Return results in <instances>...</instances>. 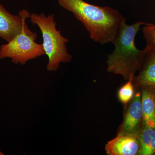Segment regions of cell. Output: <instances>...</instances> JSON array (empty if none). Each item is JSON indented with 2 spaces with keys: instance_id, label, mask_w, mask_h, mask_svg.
Instances as JSON below:
<instances>
[{
  "instance_id": "cell-13",
  "label": "cell",
  "mask_w": 155,
  "mask_h": 155,
  "mask_svg": "<svg viewBox=\"0 0 155 155\" xmlns=\"http://www.w3.org/2000/svg\"><path fill=\"white\" fill-rule=\"evenodd\" d=\"M4 155V154L2 152V151H1V150H0V155Z\"/></svg>"
},
{
  "instance_id": "cell-10",
  "label": "cell",
  "mask_w": 155,
  "mask_h": 155,
  "mask_svg": "<svg viewBox=\"0 0 155 155\" xmlns=\"http://www.w3.org/2000/svg\"><path fill=\"white\" fill-rule=\"evenodd\" d=\"M138 155H155V129L144 124L138 135Z\"/></svg>"
},
{
  "instance_id": "cell-5",
  "label": "cell",
  "mask_w": 155,
  "mask_h": 155,
  "mask_svg": "<svg viewBox=\"0 0 155 155\" xmlns=\"http://www.w3.org/2000/svg\"><path fill=\"white\" fill-rule=\"evenodd\" d=\"M133 98L124 108L123 121L119 126L117 134H127L138 136L144 125L142 107L141 94L135 89Z\"/></svg>"
},
{
  "instance_id": "cell-4",
  "label": "cell",
  "mask_w": 155,
  "mask_h": 155,
  "mask_svg": "<svg viewBox=\"0 0 155 155\" xmlns=\"http://www.w3.org/2000/svg\"><path fill=\"white\" fill-rule=\"evenodd\" d=\"M37 37L36 33L30 30L25 21L21 32L0 47V60L9 58L14 64L24 65L45 54L42 44L35 41Z\"/></svg>"
},
{
  "instance_id": "cell-7",
  "label": "cell",
  "mask_w": 155,
  "mask_h": 155,
  "mask_svg": "<svg viewBox=\"0 0 155 155\" xmlns=\"http://www.w3.org/2000/svg\"><path fill=\"white\" fill-rule=\"evenodd\" d=\"M145 48L142 64L132 82L135 89L145 87L155 90V47L146 46Z\"/></svg>"
},
{
  "instance_id": "cell-12",
  "label": "cell",
  "mask_w": 155,
  "mask_h": 155,
  "mask_svg": "<svg viewBox=\"0 0 155 155\" xmlns=\"http://www.w3.org/2000/svg\"><path fill=\"white\" fill-rule=\"evenodd\" d=\"M147 46L155 47V24L148 23L143 28Z\"/></svg>"
},
{
  "instance_id": "cell-1",
  "label": "cell",
  "mask_w": 155,
  "mask_h": 155,
  "mask_svg": "<svg viewBox=\"0 0 155 155\" xmlns=\"http://www.w3.org/2000/svg\"><path fill=\"white\" fill-rule=\"evenodd\" d=\"M60 5L81 22L93 40L114 44L126 19L116 9L92 5L84 0H58Z\"/></svg>"
},
{
  "instance_id": "cell-8",
  "label": "cell",
  "mask_w": 155,
  "mask_h": 155,
  "mask_svg": "<svg viewBox=\"0 0 155 155\" xmlns=\"http://www.w3.org/2000/svg\"><path fill=\"white\" fill-rule=\"evenodd\" d=\"M108 155H138L140 150L138 136L127 134L117 136L106 143Z\"/></svg>"
},
{
  "instance_id": "cell-2",
  "label": "cell",
  "mask_w": 155,
  "mask_h": 155,
  "mask_svg": "<svg viewBox=\"0 0 155 155\" xmlns=\"http://www.w3.org/2000/svg\"><path fill=\"white\" fill-rule=\"evenodd\" d=\"M148 23L138 21L132 25L124 22L118 38L114 44L115 49L107 58V70L121 75L128 81L135 75L141 67L146 49L139 50L135 38L142 25Z\"/></svg>"
},
{
  "instance_id": "cell-6",
  "label": "cell",
  "mask_w": 155,
  "mask_h": 155,
  "mask_svg": "<svg viewBox=\"0 0 155 155\" xmlns=\"http://www.w3.org/2000/svg\"><path fill=\"white\" fill-rule=\"evenodd\" d=\"M30 14L27 10H22L19 15H13L0 3V38L7 42L11 41L21 32L24 22Z\"/></svg>"
},
{
  "instance_id": "cell-3",
  "label": "cell",
  "mask_w": 155,
  "mask_h": 155,
  "mask_svg": "<svg viewBox=\"0 0 155 155\" xmlns=\"http://www.w3.org/2000/svg\"><path fill=\"white\" fill-rule=\"evenodd\" d=\"M31 22L40 29L43 38L45 54L48 56L46 69L49 72L57 71L61 63H68L72 61V56L68 53L67 44L69 39L61 35L56 28L57 23L54 14L46 16L44 14H30Z\"/></svg>"
},
{
  "instance_id": "cell-11",
  "label": "cell",
  "mask_w": 155,
  "mask_h": 155,
  "mask_svg": "<svg viewBox=\"0 0 155 155\" xmlns=\"http://www.w3.org/2000/svg\"><path fill=\"white\" fill-rule=\"evenodd\" d=\"M132 78H130L118 90L117 97L118 99L125 107L127 104L133 98L135 93L136 90L133 82Z\"/></svg>"
},
{
  "instance_id": "cell-9",
  "label": "cell",
  "mask_w": 155,
  "mask_h": 155,
  "mask_svg": "<svg viewBox=\"0 0 155 155\" xmlns=\"http://www.w3.org/2000/svg\"><path fill=\"white\" fill-rule=\"evenodd\" d=\"M143 112L144 123L155 129V90L139 89Z\"/></svg>"
}]
</instances>
